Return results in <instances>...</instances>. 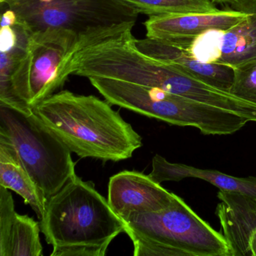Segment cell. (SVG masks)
<instances>
[{
    "instance_id": "6da1fadb",
    "label": "cell",
    "mask_w": 256,
    "mask_h": 256,
    "mask_svg": "<svg viewBox=\"0 0 256 256\" xmlns=\"http://www.w3.org/2000/svg\"><path fill=\"white\" fill-rule=\"evenodd\" d=\"M112 104L68 90L53 94L32 110L80 158L119 162L142 148V138Z\"/></svg>"
},
{
    "instance_id": "7a4b0ae2",
    "label": "cell",
    "mask_w": 256,
    "mask_h": 256,
    "mask_svg": "<svg viewBox=\"0 0 256 256\" xmlns=\"http://www.w3.org/2000/svg\"><path fill=\"white\" fill-rule=\"evenodd\" d=\"M124 222L136 256H230L224 235L176 194L168 208L132 214Z\"/></svg>"
},
{
    "instance_id": "3957f363",
    "label": "cell",
    "mask_w": 256,
    "mask_h": 256,
    "mask_svg": "<svg viewBox=\"0 0 256 256\" xmlns=\"http://www.w3.org/2000/svg\"><path fill=\"white\" fill-rule=\"evenodd\" d=\"M41 230L53 248L95 246L108 248L125 222L116 215L108 200L94 182L76 175L48 199Z\"/></svg>"
},
{
    "instance_id": "277c9868",
    "label": "cell",
    "mask_w": 256,
    "mask_h": 256,
    "mask_svg": "<svg viewBox=\"0 0 256 256\" xmlns=\"http://www.w3.org/2000/svg\"><path fill=\"white\" fill-rule=\"evenodd\" d=\"M90 42L64 30L29 34L24 53L11 76L0 77V102H22L34 109L64 86L76 54Z\"/></svg>"
},
{
    "instance_id": "5b68a950",
    "label": "cell",
    "mask_w": 256,
    "mask_h": 256,
    "mask_svg": "<svg viewBox=\"0 0 256 256\" xmlns=\"http://www.w3.org/2000/svg\"><path fill=\"white\" fill-rule=\"evenodd\" d=\"M0 142L14 149L47 200L77 175L71 151L25 104L0 103Z\"/></svg>"
},
{
    "instance_id": "8992f818",
    "label": "cell",
    "mask_w": 256,
    "mask_h": 256,
    "mask_svg": "<svg viewBox=\"0 0 256 256\" xmlns=\"http://www.w3.org/2000/svg\"><path fill=\"white\" fill-rule=\"evenodd\" d=\"M28 34L60 29L85 42L132 30L140 13L124 0H7Z\"/></svg>"
},
{
    "instance_id": "52a82bcc",
    "label": "cell",
    "mask_w": 256,
    "mask_h": 256,
    "mask_svg": "<svg viewBox=\"0 0 256 256\" xmlns=\"http://www.w3.org/2000/svg\"><path fill=\"white\" fill-rule=\"evenodd\" d=\"M88 79L110 104L170 125L194 127L204 136H228L236 126V114L220 108L158 88L103 78Z\"/></svg>"
},
{
    "instance_id": "ba28073f",
    "label": "cell",
    "mask_w": 256,
    "mask_h": 256,
    "mask_svg": "<svg viewBox=\"0 0 256 256\" xmlns=\"http://www.w3.org/2000/svg\"><path fill=\"white\" fill-rule=\"evenodd\" d=\"M109 204L124 222L133 214L155 212L172 204L176 194L136 170H122L108 182Z\"/></svg>"
},
{
    "instance_id": "9c48e42d",
    "label": "cell",
    "mask_w": 256,
    "mask_h": 256,
    "mask_svg": "<svg viewBox=\"0 0 256 256\" xmlns=\"http://www.w3.org/2000/svg\"><path fill=\"white\" fill-rule=\"evenodd\" d=\"M246 16L244 12L218 10L211 12L150 16L144 25L148 38L192 43L212 30H228Z\"/></svg>"
},
{
    "instance_id": "30bf717a",
    "label": "cell",
    "mask_w": 256,
    "mask_h": 256,
    "mask_svg": "<svg viewBox=\"0 0 256 256\" xmlns=\"http://www.w3.org/2000/svg\"><path fill=\"white\" fill-rule=\"evenodd\" d=\"M142 53L172 66L214 88L229 92L234 78V68L221 64H204L196 60L185 47L175 42L146 37L136 40Z\"/></svg>"
},
{
    "instance_id": "8fae6325",
    "label": "cell",
    "mask_w": 256,
    "mask_h": 256,
    "mask_svg": "<svg viewBox=\"0 0 256 256\" xmlns=\"http://www.w3.org/2000/svg\"><path fill=\"white\" fill-rule=\"evenodd\" d=\"M41 226L18 214L8 188L0 186V256H42Z\"/></svg>"
},
{
    "instance_id": "7c38bea8",
    "label": "cell",
    "mask_w": 256,
    "mask_h": 256,
    "mask_svg": "<svg viewBox=\"0 0 256 256\" xmlns=\"http://www.w3.org/2000/svg\"><path fill=\"white\" fill-rule=\"evenodd\" d=\"M216 214L230 256H248V242L256 230V198L220 190Z\"/></svg>"
},
{
    "instance_id": "4fadbf2b",
    "label": "cell",
    "mask_w": 256,
    "mask_h": 256,
    "mask_svg": "<svg viewBox=\"0 0 256 256\" xmlns=\"http://www.w3.org/2000/svg\"><path fill=\"white\" fill-rule=\"evenodd\" d=\"M149 176L157 184L182 180L185 178L203 180L222 191L240 192L256 198V176L236 178L210 169H200L180 163H172L161 156H154Z\"/></svg>"
},
{
    "instance_id": "5bb4252c",
    "label": "cell",
    "mask_w": 256,
    "mask_h": 256,
    "mask_svg": "<svg viewBox=\"0 0 256 256\" xmlns=\"http://www.w3.org/2000/svg\"><path fill=\"white\" fill-rule=\"evenodd\" d=\"M230 6L232 10L244 12L247 16L223 34L216 64L234 68L256 60V0H235Z\"/></svg>"
},
{
    "instance_id": "9a60e30c",
    "label": "cell",
    "mask_w": 256,
    "mask_h": 256,
    "mask_svg": "<svg viewBox=\"0 0 256 256\" xmlns=\"http://www.w3.org/2000/svg\"><path fill=\"white\" fill-rule=\"evenodd\" d=\"M0 186L22 196L41 220L46 212L47 198L24 167L12 148L0 142Z\"/></svg>"
},
{
    "instance_id": "2e32d148",
    "label": "cell",
    "mask_w": 256,
    "mask_h": 256,
    "mask_svg": "<svg viewBox=\"0 0 256 256\" xmlns=\"http://www.w3.org/2000/svg\"><path fill=\"white\" fill-rule=\"evenodd\" d=\"M139 13L150 16L216 11L211 0H124Z\"/></svg>"
},
{
    "instance_id": "e0dca14e",
    "label": "cell",
    "mask_w": 256,
    "mask_h": 256,
    "mask_svg": "<svg viewBox=\"0 0 256 256\" xmlns=\"http://www.w3.org/2000/svg\"><path fill=\"white\" fill-rule=\"evenodd\" d=\"M229 92L256 104V60L234 68V78Z\"/></svg>"
},
{
    "instance_id": "ac0fdd59",
    "label": "cell",
    "mask_w": 256,
    "mask_h": 256,
    "mask_svg": "<svg viewBox=\"0 0 256 256\" xmlns=\"http://www.w3.org/2000/svg\"><path fill=\"white\" fill-rule=\"evenodd\" d=\"M226 31L212 30L194 38L188 50L198 60L216 64L221 54L222 38Z\"/></svg>"
},
{
    "instance_id": "d6986e66",
    "label": "cell",
    "mask_w": 256,
    "mask_h": 256,
    "mask_svg": "<svg viewBox=\"0 0 256 256\" xmlns=\"http://www.w3.org/2000/svg\"><path fill=\"white\" fill-rule=\"evenodd\" d=\"M108 248L95 246H70L53 248L52 256H103Z\"/></svg>"
},
{
    "instance_id": "ffe728a7",
    "label": "cell",
    "mask_w": 256,
    "mask_h": 256,
    "mask_svg": "<svg viewBox=\"0 0 256 256\" xmlns=\"http://www.w3.org/2000/svg\"><path fill=\"white\" fill-rule=\"evenodd\" d=\"M18 18L17 14L13 10L8 8L6 11L4 12L1 19V28L2 26H14L18 24Z\"/></svg>"
},
{
    "instance_id": "44dd1931",
    "label": "cell",
    "mask_w": 256,
    "mask_h": 256,
    "mask_svg": "<svg viewBox=\"0 0 256 256\" xmlns=\"http://www.w3.org/2000/svg\"><path fill=\"white\" fill-rule=\"evenodd\" d=\"M248 256H256V230L252 235L248 242Z\"/></svg>"
},
{
    "instance_id": "7402d4cb",
    "label": "cell",
    "mask_w": 256,
    "mask_h": 256,
    "mask_svg": "<svg viewBox=\"0 0 256 256\" xmlns=\"http://www.w3.org/2000/svg\"><path fill=\"white\" fill-rule=\"evenodd\" d=\"M214 4H232L234 2L235 0H211Z\"/></svg>"
},
{
    "instance_id": "603a6c76",
    "label": "cell",
    "mask_w": 256,
    "mask_h": 256,
    "mask_svg": "<svg viewBox=\"0 0 256 256\" xmlns=\"http://www.w3.org/2000/svg\"><path fill=\"white\" fill-rule=\"evenodd\" d=\"M7 0H0V2H1V4H4V2H6Z\"/></svg>"
}]
</instances>
